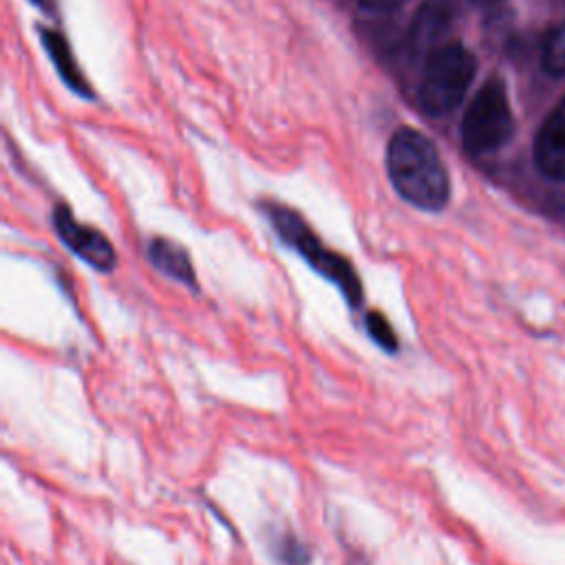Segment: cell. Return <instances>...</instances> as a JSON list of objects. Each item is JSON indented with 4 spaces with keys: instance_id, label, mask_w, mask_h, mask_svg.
Instances as JSON below:
<instances>
[{
    "instance_id": "4fadbf2b",
    "label": "cell",
    "mask_w": 565,
    "mask_h": 565,
    "mask_svg": "<svg viewBox=\"0 0 565 565\" xmlns=\"http://www.w3.org/2000/svg\"><path fill=\"white\" fill-rule=\"evenodd\" d=\"M33 4H38L42 11H49L51 13V9H53V0H31Z\"/></svg>"
},
{
    "instance_id": "7c38bea8",
    "label": "cell",
    "mask_w": 565,
    "mask_h": 565,
    "mask_svg": "<svg viewBox=\"0 0 565 565\" xmlns=\"http://www.w3.org/2000/svg\"><path fill=\"white\" fill-rule=\"evenodd\" d=\"M364 9H373V11H384V9H395L397 4H402L404 0H358Z\"/></svg>"
},
{
    "instance_id": "8fae6325",
    "label": "cell",
    "mask_w": 565,
    "mask_h": 565,
    "mask_svg": "<svg viewBox=\"0 0 565 565\" xmlns=\"http://www.w3.org/2000/svg\"><path fill=\"white\" fill-rule=\"evenodd\" d=\"M366 329H369V335L386 351H395L397 349V338L391 329V324L386 322V318L377 311H371L366 316Z\"/></svg>"
},
{
    "instance_id": "30bf717a",
    "label": "cell",
    "mask_w": 565,
    "mask_h": 565,
    "mask_svg": "<svg viewBox=\"0 0 565 565\" xmlns=\"http://www.w3.org/2000/svg\"><path fill=\"white\" fill-rule=\"evenodd\" d=\"M543 71L552 77L565 75V20H561L543 40L541 49Z\"/></svg>"
},
{
    "instance_id": "277c9868",
    "label": "cell",
    "mask_w": 565,
    "mask_h": 565,
    "mask_svg": "<svg viewBox=\"0 0 565 565\" xmlns=\"http://www.w3.org/2000/svg\"><path fill=\"white\" fill-rule=\"evenodd\" d=\"M271 223L276 225V230L280 232V236L291 243L298 252H302V256L327 278H331L333 282H338V287L344 291V296L349 298L351 305H360L362 300V287L360 280L353 271V267L338 254H333L331 249H327L311 232L309 227L302 223V218H298L294 212L285 210V207H271L269 210Z\"/></svg>"
},
{
    "instance_id": "7a4b0ae2",
    "label": "cell",
    "mask_w": 565,
    "mask_h": 565,
    "mask_svg": "<svg viewBox=\"0 0 565 565\" xmlns=\"http://www.w3.org/2000/svg\"><path fill=\"white\" fill-rule=\"evenodd\" d=\"M475 73L477 60L461 42L439 44L426 53L417 93L419 106L430 117L450 115L466 97Z\"/></svg>"
},
{
    "instance_id": "9c48e42d",
    "label": "cell",
    "mask_w": 565,
    "mask_h": 565,
    "mask_svg": "<svg viewBox=\"0 0 565 565\" xmlns=\"http://www.w3.org/2000/svg\"><path fill=\"white\" fill-rule=\"evenodd\" d=\"M150 260L166 276L183 282L188 287H194L196 280H194L192 263H190L188 254L177 243H172L168 238H154L150 245Z\"/></svg>"
},
{
    "instance_id": "52a82bcc",
    "label": "cell",
    "mask_w": 565,
    "mask_h": 565,
    "mask_svg": "<svg viewBox=\"0 0 565 565\" xmlns=\"http://www.w3.org/2000/svg\"><path fill=\"white\" fill-rule=\"evenodd\" d=\"M455 18V2L452 0H426L413 22V31H411V44L417 51H433L437 49L444 33L448 31V26L452 24Z\"/></svg>"
},
{
    "instance_id": "3957f363",
    "label": "cell",
    "mask_w": 565,
    "mask_h": 565,
    "mask_svg": "<svg viewBox=\"0 0 565 565\" xmlns=\"http://www.w3.org/2000/svg\"><path fill=\"white\" fill-rule=\"evenodd\" d=\"M514 119L505 86L499 77H490L472 97L461 119V143L472 157L499 150L512 137Z\"/></svg>"
},
{
    "instance_id": "5bb4252c",
    "label": "cell",
    "mask_w": 565,
    "mask_h": 565,
    "mask_svg": "<svg viewBox=\"0 0 565 565\" xmlns=\"http://www.w3.org/2000/svg\"><path fill=\"white\" fill-rule=\"evenodd\" d=\"M472 2H477V4H494L499 0H472Z\"/></svg>"
},
{
    "instance_id": "ba28073f",
    "label": "cell",
    "mask_w": 565,
    "mask_h": 565,
    "mask_svg": "<svg viewBox=\"0 0 565 565\" xmlns=\"http://www.w3.org/2000/svg\"><path fill=\"white\" fill-rule=\"evenodd\" d=\"M40 38H42V44H44L46 53L51 55V60H53L57 73L64 77V82H66L75 93H79V95H84V97L90 95V88H88V84H86V79H84L79 66L75 64V57H73L71 49H68L66 40H64L57 31H53V29H40Z\"/></svg>"
},
{
    "instance_id": "8992f818",
    "label": "cell",
    "mask_w": 565,
    "mask_h": 565,
    "mask_svg": "<svg viewBox=\"0 0 565 565\" xmlns=\"http://www.w3.org/2000/svg\"><path fill=\"white\" fill-rule=\"evenodd\" d=\"M534 161L547 179H565V97H561L536 132Z\"/></svg>"
},
{
    "instance_id": "6da1fadb",
    "label": "cell",
    "mask_w": 565,
    "mask_h": 565,
    "mask_svg": "<svg viewBox=\"0 0 565 565\" xmlns=\"http://www.w3.org/2000/svg\"><path fill=\"white\" fill-rule=\"evenodd\" d=\"M386 172L395 190L422 210H441L450 196L448 170L435 143L415 128H397L386 146Z\"/></svg>"
},
{
    "instance_id": "5b68a950",
    "label": "cell",
    "mask_w": 565,
    "mask_h": 565,
    "mask_svg": "<svg viewBox=\"0 0 565 565\" xmlns=\"http://www.w3.org/2000/svg\"><path fill=\"white\" fill-rule=\"evenodd\" d=\"M53 223H55V230H57L62 243L68 249H73L82 260H86L88 265H93L99 271H113L117 256H115L110 241L102 232L77 223V218L64 205H60L55 210Z\"/></svg>"
}]
</instances>
